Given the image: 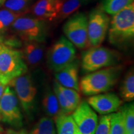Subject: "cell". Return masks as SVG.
<instances>
[{"instance_id":"1","label":"cell","mask_w":134,"mask_h":134,"mask_svg":"<svg viewBox=\"0 0 134 134\" xmlns=\"http://www.w3.org/2000/svg\"><path fill=\"white\" fill-rule=\"evenodd\" d=\"M122 67L114 65L89 73L79 83L80 91L86 96H93L111 90L119 80Z\"/></svg>"},{"instance_id":"2","label":"cell","mask_w":134,"mask_h":134,"mask_svg":"<svg viewBox=\"0 0 134 134\" xmlns=\"http://www.w3.org/2000/svg\"><path fill=\"white\" fill-rule=\"evenodd\" d=\"M108 38L115 46L126 45L134 37V3L114 15L110 23Z\"/></svg>"},{"instance_id":"3","label":"cell","mask_w":134,"mask_h":134,"mask_svg":"<svg viewBox=\"0 0 134 134\" xmlns=\"http://www.w3.org/2000/svg\"><path fill=\"white\" fill-rule=\"evenodd\" d=\"M27 71L21 52L4 44L0 49V83L7 86Z\"/></svg>"},{"instance_id":"4","label":"cell","mask_w":134,"mask_h":134,"mask_svg":"<svg viewBox=\"0 0 134 134\" xmlns=\"http://www.w3.org/2000/svg\"><path fill=\"white\" fill-rule=\"evenodd\" d=\"M119 62V56L113 50L103 47H91L82 55L81 68L84 72L89 73L117 65Z\"/></svg>"},{"instance_id":"5","label":"cell","mask_w":134,"mask_h":134,"mask_svg":"<svg viewBox=\"0 0 134 134\" xmlns=\"http://www.w3.org/2000/svg\"><path fill=\"white\" fill-rule=\"evenodd\" d=\"M76 58L75 46L66 37L62 36L48 50L47 53V64L53 72L59 71Z\"/></svg>"},{"instance_id":"6","label":"cell","mask_w":134,"mask_h":134,"mask_svg":"<svg viewBox=\"0 0 134 134\" xmlns=\"http://www.w3.org/2000/svg\"><path fill=\"white\" fill-rule=\"evenodd\" d=\"M13 31L22 39L43 43L47 36V30L44 21L36 17L19 16L11 25Z\"/></svg>"},{"instance_id":"7","label":"cell","mask_w":134,"mask_h":134,"mask_svg":"<svg viewBox=\"0 0 134 134\" xmlns=\"http://www.w3.org/2000/svg\"><path fill=\"white\" fill-rule=\"evenodd\" d=\"M0 115L1 120L14 128H21L23 117L19 102L11 86L7 85L0 99Z\"/></svg>"},{"instance_id":"8","label":"cell","mask_w":134,"mask_h":134,"mask_svg":"<svg viewBox=\"0 0 134 134\" xmlns=\"http://www.w3.org/2000/svg\"><path fill=\"white\" fill-rule=\"evenodd\" d=\"M66 37L76 47L85 49L89 47L88 38V17L85 13L75 14L63 25Z\"/></svg>"},{"instance_id":"9","label":"cell","mask_w":134,"mask_h":134,"mask_svg":"<svg viewBox=\"0 0 134 134\" xmlns=\"http://www.w3.org/2000/svg\"><path fill=\"white\" fill-rule=\"evenodd\" d=\"M8 85L14 88V91L24 111L27 114H31L34 107L37 93V89L31 75L25 73L15 78Z\"/></svg>"},{"instance_id":"10","label":"cell","mask_w":134,"mask_h":134,"mask_svg":"<svg viewBox=\"0 0 134 134\" xmlns=\"http://www.w3.org/2000/svg\"><path fill=\"white\" fill-rule=\"evenodd\" d=\"M110 19L101 9L92 10L88 18V38L89 46H99L104 41Z\"/></svg>"},{"instance_id":"11","label":"cell","mask_w":134,"mask_h":134,"mask_svg":"<svg viewBox=\"0 0 134 134\" xmlns=\"http://www.w3.org/2000/svg\"><path fill=\"white\" fill-rule=\"evenodd\" d=\"M71 115L82 134L95 133L98 115L86 101L80 102Z\"/></svg>"},{"instance_id":"12","label":"cell","mask_w":134,"mask_h":134,"mask_svg":"<svg viewBox=\"0 0 134 134\" xmlns=\"http://www.w3.org/2000/svg\"><path fill=\"white\" fill-rule=\"evenodd\" d=\"M87 103L92 109L100 115H107L115 113L119 109L122 100L115 93H100L91 96Z\"/></svg>"},{"instance_id":"13","label":"cell","mask_w":134,"mask_h":134,"mask_svg":"<svg viewBox=\"0 0 134 134\" xmlns=\"http://www.w3.org/2000/svg\"><path fill=\"white\" fill-rule=\"evenodd\" d=\"M79 60L76 58L62 69L55 73V80L62 86L80 91L78 71Z\"/></svg>"},{"instance_id":"14","label":"cell","mask_w":134,"mask_h":134,"mask_svg":"<svg viewBox=\"0 0 134 134\" xmlns=\"http://www.w3.org/2000/svg\"><path fill=\"white\" fill-rule=\"evenodd\" d=\"M60 0H38L32 6L34 17L42 21L57 19Z\"/></svg>"},{"instance_id":"15","label":"cell","mask_w":134,"mask_h":134,"mask_svg":"<svg viewBox=\"0 0 134 134\" xmlns=\"http://www.w3.org/2000/svg\"><path fill=\"white\" fill-rule=\"evenodd\" d=\"M45 53L43 43L36 41H27L21 52L22 56L27 65L31 67L38 66L41 63Z\"/></svg>"},{"instance_id":"16","label":"cell","mask_w":134,"mask_h":134,"mask_svg":"<svg viewBox=\"0 0 134 134\" xmlns=\"http://www.w3.org/2000/svg\"><path fill=\"white\" fill-rule=\"evenodd\" d=\"M42 105L47 117L52 119L53 121L63 114L60 108L57 98L51 88H48L45 92L42 99Z\"/></svg>"},{"instance_id":"17","label":"cell","mask_w":134,"mask_h":134,"mask_svg":"<svg viewBox=\"0 0 134 134\" xmlns=\"http://www.w3.org/2000/svg\"><path fill=\"white\" fill-rule=\"evenodd\" d=\"M54 122L57 134H82L71 115H61Z\"/></svg>"},{"instance_id":"18","label":"cell","mask_w":134,"mask_h":134,"mask_svg":"<svg viewBox=\"0 0 134 134\" xmlns=\"http://www.w3.org/2000/svg\"><path fill=\"white\" fill-rule=\"evenodd\" d=\"M85 4L80 0H60L57 19H64Z\"/></svg>"},{"instance_id":"19","label":"cell","mask_w":134,"mask_h":134,"mask_svg":"<svg viewBox=\"0 0 134 134\" xmlns=\"http://www.w3.org/2000/svg\"><path fill=\"white\" fill-rule=\"evenodd\" d=\"M120 96L122 99L131 102L134 99V73L130 70L124 78L120 89Z\"/></svg>"},{"instance_id":"20","label":"cell","mask_w":134,"mask_h":134,"mask_svg":"<svg viewBox=\"0 0 134 134\" xmlns=\"http://www.w3.org/2000/svg\"><path fill=\"white\" fill-rule=\"evenodd\" d=\"M133 3L134 0H103L101 9L114 16Z\"/></svg>"},{"instance_id":"21","label":"cell","mask_w":134,"mask_h":134,"mask_svg":"<svg viewBox=\"0 0 134 134\" xmlns=\"http://www.w3.org/2000/svg\"><path fill=\"white\" fill-rule=\"evenodd\" d=\"M28 134H57L55 122L48 117H42Z\"/></svg>"},{"instance_id":"22","label":"cell","mask_w":134,"mask_h":134,"mask_svg":"<svg viewBox=\"0 0 134 134\" xmlns=\"http://www.w3.org/2000/svg\"><path fill=\"white\" fill-rule=\"evenodd\" d=\"M32 1V0H5L1 5L6 9L23 14L29 11Z\"/></svg>"},{"instance_id":"23","label":"cell","mask_w":134,"mask_h":134,"mask_svg":"<svg viewBox=\"0 0 134 134\" xmlns=\"http://www.w3.org/2000/svg\"><path fill=\"white\" fill-rule=\"evenodd\" d=\"M53 90L57 98L60 108L61 109L62 113L65 115H71L72 113L74 111L75 108L68 102L66 97L60 90L59 84L56 80L53 81Z\"/></svg>"},{"instance_id":"24","label":"cell","mask_w":134,"mask_h":134,"mask_svg":"<svg viewBox=\"0 0 134 134\" xmlns=\"http://www.w3.org/2000/svg\"><path fill=\"white\" fill-rule=\"evenodd\" d=\"M123 115L126 134L134 130V105L133 103L127 104L120 108Z\"/></svg>"},{"instance_id":"25","label":"cell","mask_w":134,"mask_h":134,"mask_svg":"<svg viewBox=\"0 0 134 134\" xmlns=\"http://www.w3.org/2000/svg\"><path fill=\"white\" fill-rule=\"evenodd\" d=\"M110 134H126L123 115L120 111L110 114Z\"/></svg>"},{"instance_id":"26","label":"cell","mask_w":134,"mask_h":134,"mask_svg":"<svg viewBox=\"0 0 134 134\" xmlns=\"http://www.w3.org/2000/svg\"><path fill=\"white\" fill-rule=\"evenodd\" d=\"M21 14L8 9L0 10V34L7 30Z\"/></svg>"},{"instance_id":"27","label":"cell","mask_w":134,"mask_h":134,"mask_svg":"<svg viewBox=\"0 0 134 134\" xmlns=\"http://www.w3.org/2000/svg\"><path fill=\"white\" fill-rule=\"evenodd\" d=\"M59 87L60 90L63 93V94L65 95V96L66 97L68 102L76 109L77 106L79 105L80 102H81V96H80V94L78 93V91H77L75 90H73V89L66 88V87L62 86L60 84Z\"/></svg>"},{"instance_id":"28","label":"cell","mask_w":134,"mask_h":134,"mask_svg":"<svg viewBox=\"0 0 134 134\" xmlns=\"http://www.w3.org/2000/svg\"><path fill=\"white\" fill-rule=\"evenodd\" d=\"M110 114L100 117L94 134H110Z\"/></svg>"},{"instance_id":"29","label":"cell","mask_w":134,"mask_h":134,"mask_svg":"<svg viewBox=\"0 0 134 134\" xmlns=\"http://www.w3.org/2000/svg\"><path fill=\"white\" fill-rule=\"evenodd\" d=\"M1 134H28L25 130H15L13 129H9L6 131H3Z\"/></svg>"},{"instance_id":"30","label":"cell","mask_w":134,"mask_h":134,"mask_svg":"<svg viewBox=\"0 0 134 134\" xmlns=\"http://www.w3.org/2000/svg\"><path fill=\"white\" fill-rule=\"evenodd\" d=\"M6 86H5V85H3V84L0 83V99H1L3 93H4V91L5 90V88H6Z\"/></svg>"},{"instance_id":"31","label":"cell","mask_w":134,"mask_h":134,"mask_svg":"<svg viewBox=\"0 0 134 134\" xmlns=\"http://www.w3.org/2000/svg\"><path fill=\"white\" fill-rule=\"evenodd\" d=\"M5 43L4 42V41H3V40L2 39V38L0 37V49H1V48L2 47L3 45H4Z\"/></svg>"},{"instance_id":"32","label":"cell","mask_w":134,"mask_h":134,"mask_svg":"<svg viewBox=\"0 0 134 134\" xmlns=\"http://www.w3.org/2000/svg\"><path fill=\"white\" fill-rule=\"evenodd\" d=\"M80 1H82V2H83L85 4H87V3H88L89 2H90V1H93V0H80Z\"/></svg>"},{"instance_id":"33","label":"cell","mask_w":134,"mask_h":134,"mask_svg":"<svg viewBox=\"0 0 134 134\" xmlns=\"http://www.w3.org/2000/svg\"><path fill=\"white\" fill-rule=\"evenodd\" d=\"M4 131V130H3V129L1 127V126H0V134H1L2 132Z\"/></svg>"},{"instance_id":"34","label":"cell","mask_w":134,"mask_h":134,"mask_svg":"<svg viewBox=\"0 0 134 134\" xmlns=\"http://www.w3.org/2000/svg\"><path fill=\"white\" fill-rule=\"evenodd\" d=\"M127 134H134V130H132V131L130 132L129 133H127Z\"/></svg>"},{"instance_id":"35","label":"cell","mask_w":134,"mask_h":134,"mask_svg":"<svg viewBox=\"0 0 134 134\" xmlns=\"http://www.w3.org/2000/svg\"><path fill=\"white\" fill-rule=\"evenodd\" d=\"M4 1H5V0H0V5L2 4V3L4 2Z\"/></svg>"},{"instance_id":"36","label":"cell","mask_w":134,"mask_h":134,"mask_svg":"<svg viewBox=\"0 0 134 134\" xmlns=\"http://www.w3.org/2000/svg\"><path fill=\"white\" fill-rule=\"evenodd\" d=\"M1 120V115H0V121Z\"/></svg>"}]
</instances>
